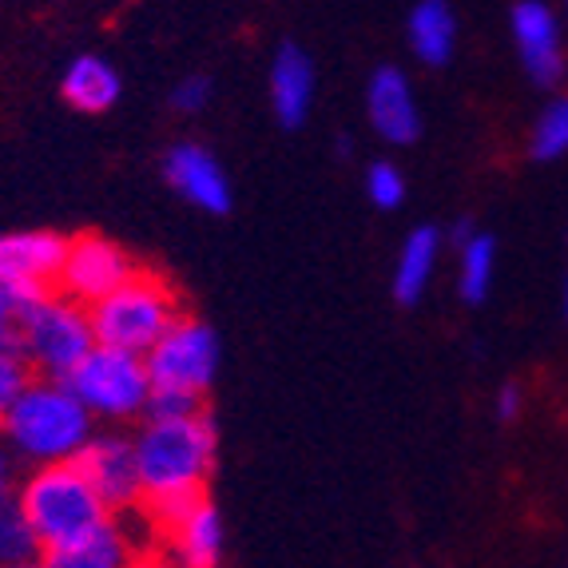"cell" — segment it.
I'll return each mask as SVG.
<instances>
[{"mask_svg": "<svg viewBox=\"0 0 568 568\" xmlns=\"http://www.w3.org/2000/svg\"><path fill=\"white\" fill-rule=\"evenodd\" d=\"M72 462L84 469V477L95 485V493L108 501L112 513L132 509L143 501V485H140V465H135V446L120 434H95L88 437L84 446L77 449Z\"/></svg>", "mask_w": 568, "mask_h": 568, "instance_id": "30bf717a", "label": "cell"}, {"mask_svg": "<svg viewBox=\"0 0 568 568\" xmlns=\"http://www.w3.org/2000/svg\"><path fill=\"white\" fill-rule=\"evenodd\" d=\"M493 271H497V243H493V235L474 231L462 243V275H457V291H462L465 303H485V294L493 286Z\"/></svg>", "mask_w": 568, "mask_h": 568, "instance_id": "44dd1931", "label": "cell"}, {"mask_svg": "<svg viewBox=\"0 0 568 568\" xmlns=\"http://www.w3.org/2000/svg\"><path fill=\"white\" fill-rule=\"evenodd\" d=\"M271 104H275V120L286 132L303 128L314 104V60L306 57V48L286 40L275 52L271 64Z\"/></svg>", "mask_w": 568, "mask_h": 568, "instance_id": "5bb4252c", "label": "cell"}, {"mask_svg": "<svg viewBox=\"0 0 568 568\" xmlns=\"http://www.w3.org/2000/svg\"><path fill=\"white\" fill-rule=\"evenodd\" d=\"M366 115L369 128L394 148H409L422 135V112H417L414 88L402 68L382 64L366 84Z\"/></svg>", "mask_w": 568, "mask_h": 568, "instance_id": "7c38bea8", "label": "cell"}, {"mask_svg": "<svg viewBox=\"0 0 568 568\" xmlns=\"http://www.w3.org/2000/svg\"><path fill=\"white\" fill-rule=\"evenodd\" d=\"M513 40L521 52V64L537 88H557L565 77V52H560V20L545 0H521L509 17Z\"/></svg>", "mask_w": 568, "mask_h": 568, "instance_id": "8fae6325", "label": "cell"}, {"mask_svg": "<svg viewBox=\"0 0 568 568\" xmlns=\"http://www.w3.org/2000/svg\"><path fill=\"white\" fill-rule=\"evenodd\" d=\"M128 560H132V545H128V537H123L115 521L95 525L84 537L44 552V565L52 568H120Z\"/></svg>", "mask_w": 568, "mask_h": 568, "instance_id": "ac0fdd59", "label": "cell"}, {"mask_svg": "<svg viewBox=\"0 0 568 568\" xmlns=\"http://www.w3.org/2000/svg\"><path fill=\"white\" fill-rule=\"evenodd\" d=\"M92 409L77 398L64 378H32L12 406L0 409V434L29 465L72 462L92 437Z\"/></svg>", "mask_w": 568, "mask_h": 568, "instance_id": "6da1fadb", "label": "cell"}, {"mask_svg": "<svg viewBox=\"0 0 568 568\" xmlns=\"http://www.w3.org/2000/svg\"><path fill=\"white\" fill-rule=\"evenodd\" d=\"M132 446L143 497L203 493L215 469V426L203 409L187 417H148Z\"/></svg>", "mask_w": 568, "mask_h": 568, "instance_id": "7a4b0ae2", "label": "cell"}, {"mask_svg": "<svg viewBox=\"0 0 568 568\" xmlns=\"http://www.w3.org/2000/svg\"><path fill=\"white\" fill-rule=\"evenodd\" d=\"M409 48L414 57L422 60L426 68H446L454 60L457 48V20L454 9L446 0H422L414 12H409Z\"/></svg>", "mask_w": 568, "mask_h": 568, "instance_id": "e0dca14e", "label": "cell"}, {"mask_svg": "<svg viewBox=\"0 0 568 568\" xmlns=\"http://www.w3.org/2000/svg\"><path fill=\"white\" fill-rule=\"evenodd\" d=\"M120 72L108 64L104 57H77L68 64L64 80H60V95L77 112L100 115L120 100Z\"/></svg>", "mask_w": 568, "mask_h": 568, "instance_id": "2e32d148", "label": "cell"}, {"mask_svg": "<svg viewBox=\"0 0 568 568\" xmlns=\"http://www.w3.org/2000/svg\"><path fill=\"white\" fill-rule=\"evenodd\" d=\"M155 389H183V394H207L219 369V338L200 318H175L160 334L152 351L143 354Z\"/></svg>", "mask_w": 568, "mask_h": 568, "instance_id": "52a82bcc", "label": "cell"}, {"mask_svg": "<svg viewBox=\"0 0 568 568\" xmlns=\"http://www.w3.org/2000/svg\"><path fill=\"white\" fill-rule=\"evenodd\" d=\"M565 9H568V0H565Z\"/></svg>", "mask_w": 568, "mask_h": 568, "instance_id": "1f68e13d", "label": "cell"}, {"mask_svg": "<svg viewBox=\"0 0 568 568\" xmlns=\"http://www.w3.org/2000/svg\"><path fill=\"white\" fill-rule=\"evenodd\" d=\"M12 338L40 378H68L72 366L95 346L88 306L60 294L57 286L12 314Z\"/></svg>", "mask_w": 568, "mask_h": 568, "instance_id": "277c9868", "label": "cell"}, {"mask_svg": "<svg viewBox=\"0 0 568 568\" xmlns=\"http://www.w3.org/2000/svg\"><path fill=\"white\" fill-rule=\"evenodd\" d=\"M211 104V80L207 77H187L175 84V92H171V108L175 112H203V108Z\"/></svg>", "mask_w": 568, "mask_h": 568, "instance_id": "484cf974", "label": "cell"}, {"mask_svg": "<svg viewBox=\"0 0 568 568\" xmlns=\"http://www.w3.org/2000/svg\"><path fill=\"white\" fill-rule=\"evenodd\" d=\"M135 271H140V266L132 263V255H128L120 243H112V239H104V235H80V239H68L57 283L52 286H57L60 294H68V298L92 306L95 298H104L108 291L128 283Z\"/></svg>", "mask_w": 568, "mask_h": 568, "instance_id": "9c48e42d", "label": "cell"}, {"mask_svg": "<svg viewBox=\"0 0 568 568\" xmlns=\"http://www.w3.org/2000/svg\"><path fill=\"white\" fill-rule=\"evenodd\" d=\"M143 414H148V417H187V414H200V394H183V389H155L152 386Z\"/></svg>", "mask_w": 568, "mask_h": 568, "instance_id": "d4e9b609", "label": "cell"}, {"mask_svg": "<svg viewBox=\"0 0 568 568\" xmlns=\"http://www.w3.org/2000/svg\"><path fill=\"white\" fill-rule=\"evenodd\" d=\"M565 318H568V278H565Z\"/></svg>", "mask_w": 568, "mask_h": 568, "instance_id": "4dcf8cb0", "label": "cell"}, {"mask_svg": "<svg viewBox=\"0 0 568 568\" xmlns=\"http://www.w3.org/2000/svg\"><path fill=\"white\" fill-rule=\"evenodd\" d=\"M437 255H442V231L429 227V223L409 231V239L402 243L398 266H394V298L402 306H414L426 294L429 278L437 271Z\"/></svg>", "mask_w": 568, "mask_h": 568, "instance_id": "d6986e66", "label": "cell"}, {"mask_svg": "<svg viewBox=\"0 0 568 568\" xmlns=\"http://www.w3.org/2000/svg\"><path fill=\"white\" fill-rule=\"evenodd\" d=\"M64 382L77 389V398L92 409V417H108V422H128L143 414L152 394V374L143 354L104 346V342H95Z\"/></svg>", "mask_w": 568, "mask_h": 568, "instance_id": "8992f818", "label": "cell"}, {"mask_svg": "<svg viewBox=\"0 0 568 568\" xmlns=\"http://www.w3.org/2000/svg\"><path fill=\"white\" fill-rule=\"evenodd\" d=\"M68 239L57 231H12L0 235V298L12 314L37 303L40 294L52 291L64 258Z\"/></svg>", "mask_w": 568, "mask_h": 568, "instance_id": "ba28073f", "label": "cell"}, {"mask_svg": "<svg viewBox=\"0 0 568 568\" xmlns=\"http://www.w3.org/2000/svg\"><path fill=\"white\" fill-rule=\"evenodd\" d=\"M517 414H521V386H501V394H497V422H517Z\"/></svg>", "mask_w": 568, "mask_h": 568, "instance_id": "4316f807", "label": "cell"}, {"mask_svg": "<svg viewBox=\"0 0 568 568\" xmlns=\"http://www.w3.org/2000/svg\"><path fill=\"white\" fill-rule=\"evenodd\" d=\"M366 195L378 211H398L406 203V175L394 163L378 160L366 171Z\"/></svg>", "mask_w": 568, "mask_h": 568, "instance_id": "cb8c5ba5", "label": "cell"}, {"mask_svg": "<svg viewBox=\"0 0 568 568\" xmlns=\"http://www.w3.org/2000/svg\"><path fill=\"white\" fill-rule=\"evenodd\" d=\"M95 342L123 346V351L148 354L160 342V334L180 318V298L163 278L135 271L128 283L108 291L88 306Z\"/></svg>", "mask_w": 568, "mask_h": 568, "instance_id": "5b68a950", "label": "cell"}, {"mask_svg": "<svg viewBox=\"0 0 568 568\" xmlns=\"http://www.w3.org/2000/svg\"><path fill=\"white\" fill-rule=\"evenodd\" d=\"M163 175L191 207L207 211V215H227L231 211V180L223 163L200 148V143H175L163 160Z\"/></svg>", "mask_w": 568, "mask_h": 568, "instance_id": "4fadbf2b", "label": "cell"}, {"mask_svg": "<svg viewBox=\"0 0 568 568\" xmlns=\"http://www.w3.org/2000/svg\"><path fill=\"white\" fill-rule=\"evenodd\" d=\"M12 501L20 505V513L32 521L37 537L44 540V552L84 537L95 525L112 521L108 501L95 493V485L88 481L77 462L32 465V474L17 485Z\"/></svg>", "mask_w": 568, "mask_h": 568, "instance_id": "3957f363", "label": "cell"}, {"mask_svg": "<svg viewBox=\"0 0 568 568\" xmlns=\"http://www.w3.org/2000/svg\"><path fill=\"white\" fill-rule=\"evenodd\" d=\"M0 565H44V540L37 537L32 521L20 513V505L12 497L0 505Z\"/></svg>", "mask_w": 568, "mask_h": 568, "instance_id": "ffe728a7", "label": "cell"}, {"mask_svg": "<svg viewBox=\"0 0 568 568\" xmlns=\"http://www.w3.org/2000/svg\"><path fill=\"white\" fill-rule=\"evenodd\" d=\"M469 235H474V223H469V219H462V223L454 227V239H457V243H465Z\"/></svg>", "mask_w": 568, "mask_h": 568, "instance_id": "f546056e", "label": "cell"}, {"mask_svg": "<svg viewBox=\"0 0 568 568\" xmlns=\"http://www.w3.org/2000/svg\"><path fill=\"white\" fill-rule=\"evenodd\" d=\"M12 338V311L4 306V298H0V342Z\"/></svg>", "mask_w": 568, "mask_h": 568, "instance_id": "f1b7e54d", "label": "cell"}, {"mask_svg": "<svg viewBox=\"0 0 568 568\" xmlns=\"http://www.w3.org/2000/svg\"><path fill=\"white\" fill-rule=\"evenodd\" d=\"M12 493H17V481H12V462H9V454L0 449V505L9 501Z\"/></svg>", "mask_w": 568, "mask_h": 568, "instance_id": "83f0119b", "label": "cell"}, {"mask_svg": "<svg viewBox=\"0 0 568 568\" xmlns=\"http://www.w3.org/2000/svg\"><path fill=\"white\" fill-rule=\"evenodd\" d=\"M168 540H171V557L180 560L187 568H215L223 560V517L219 509L200 497V501L191 505L183 513L180 521L168 529Z\"/></svg>", "mask_w": 568, "mask_h": 568, "instance_id": "9a60e30c", "label": "cell"}, {"mask_svg": "<svg viewBox=\"0 0 568 568\" xmlns=\"http://www.w3.org/2000/svg\"><path fill=\"white\" fill-rule=\"evenodd\" d=\"M37 378V369H32V362L24 358V351H20L17 338H4L0 342V409L12 406V402L24 394V386Z\"/></svg>", "mask_w": 568, "mask_h": 568, "instance_id": "603a6c76", "label": "cell"}, {"mask_svg": "<svg viewBox=\"0 0 568 568\" xmlns=\"http://www.w3.org/2000/svg\"><path fill=\"white\" fill-rule=\"evenodd\" d=\"M529 155L540 163H552V160H560V155H568V95H557V100L537 115Z\"/></svg>", "mask_w": 568, "mask_h": 568, "instance_id": "7402d4cb", "label": "cell"}]
</instances>
